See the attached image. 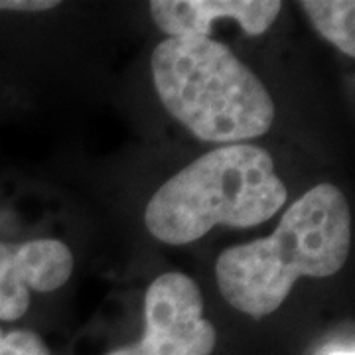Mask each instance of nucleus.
I'll return each instance as SVG.
<instances>
[{"label":"nucleus","mask_w":355,"mask_h":355,"mask_svg":"<svg viewBox=\"0 0 355 355\" xmlns=\"http://www.w3.org/2000/svg\"><path fill=\"white\" fill-rule=\"evenodd\" d=\"M109 355H142L140 354L139 345H128V347H121V349H114Z\"/></svg>","instance_id":"11"},{"label":"nucleus","mask_w":355,"mask_h":355,"mask_svg":"<svg viewBox=\"0 0 355 355\" xmlns=\"http://www.w3.org/2000/svg\"><path fill=\"white\" fill-rule=\"evenodd\" d=\"M300 6L312 26L345 55H355V2L352 0H304Z\"/></svg>","instance_id":"7"},{"label":"nucleus","mask_w":355,"mask_h":355,"mask_svg":"<svg viewBox=\"0 0 355 355\" xmlns=\"http://www.w3.org/2000/svg\"><path fill=\"white\" fill-rule=\"evenodd\" d=\"M24 257L28 291L51 292L62 288L73 272V253L58 239H36L20 245Z\"/></svg>","instance_id":"6"},{"label":"nucleus","mask_w":355,"mask_h":355,"mask_svg":"<svg viewBox=\"0 0 355 355\" xmlns=\"http://www.w3.org/2000/svg\"><path fill=\"white\" fill-rule=\"evenodd\" d=\"M30 308L24 257L0 241V322H16Z\"/></svg>","instance_id":"8"},{"label":"nucleus","mask_w":355,"mask_h":355,"mask_svg":"<svg viewBox=\"0 0 355 355\" xmlns=\"http://www.w3.org/2000/svg\"><path fill=\"white\" fill-rule=\"evenodd\" d=\"M286 198L265 148L227 144L170 178L146 205L144 223L158 241L190 245L216 225H261L279 214Z\"/></svg>","instance_id":"2"},{"label":"nucleus","mask_w":355,"mask_h":355,"mask_svg":"<svg viewBox=\"0 0 355 355\" xmlns=\"http://www.w3.org/2000/svg\"><path fill=\"white\" fill-rule=\"evenodd\" d=\"M153 79L166 111L200 140L237 144L272 127V97L221 42L202 36L160 42Z\"/></svg>","instance_id":"3"},{"label":"nucleus","mask_w":355,"mask_h":355,"mask_svg":"<svg viewBox=\"0 0 355 355\" xmlns=\"http://www.w3.org/2000/svg\"><path fill=\"white\" fill-rule=\"evenodd\" d=\"M217 331L203 318V296L196 280L164 272L144 296V334L137 343L142 355H211Z\"/></svg>","instance_id":"4"},{"label":"nucleus","mask_w":355,"mask_h":355,"mask_svg":"<svg viewBox=\"0 0 355 355\" xmlns=\"http://www.w3.org/2000/svg\"><path fill=\"white\" fill-rule=\"evenodd\" d=\"M326 355H354V349L349 347V349H331L330 354Z\"/></svg>","instance_id":"12"},{"label":"nucleus","mask_w":355,"mask_h":355,"mask_svg":"<svg viewBox=\"0 0 355 355\" xmlns=\"http://www.w3.org/2000/svg\"><path fill=\"white\" fill-rule=\"evenodd\" d=\"M352 214L334 184H318L292 203L272 235L229 247L216 265L217 288L233 308L261 318L277 312L300 277H334L347 261Z\"/></svg>","instance_id":"1"},{"label":"nucleus","mask_w":355,"mask_h":355,"mask_svg":"<svg viewBox=\"0 0 355 355\" xmlns=\"http://www.w3.org/2000/svg\"><path fill=\"white\" fill-rule=\"evenodd\" d=\"M279 0H154L150 14L156 26L168 34L209 38L211 22L231 18L247 36H261L280 14Z\"/></svg>","instance_id":"5"},{"label":"nucleus","mask_w":355,"mask_h":355,"mask_svg":"<svg viewBox=\"0 0 355 355\" xmlns=\"http://www.w3.org/2000/svg\"><path fill=\"white\" fill-rule=\"evenodd\" d=\"M0 355H51L38 334L30 330H0Z\"/></svg>","instance_id":"9"},{"label":"nucleus","mask_w":355,"mask_h":355,"mask_svg":"<svg viewBox=\"0 0 355 355\" xmlns=\"http://www.w3.org/2000/svg\"><path fill=\"white\" fill-rule=\"evenodd\" d=\"M58 0H0V10H18V12H42L55 8Z\"/></svg>","instance_id":"10"}]
</instances>
